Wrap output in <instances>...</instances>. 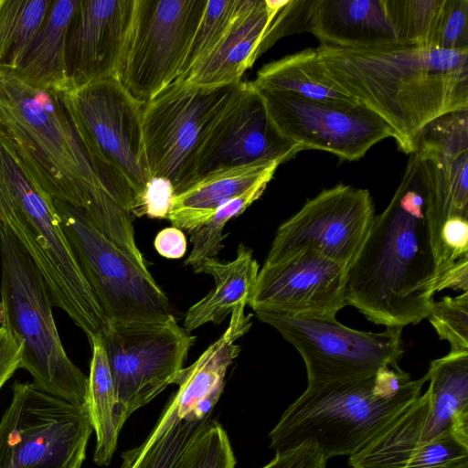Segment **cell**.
I'll return each instance as SVG.
<instances>
[{
    "label": "cell",
    "mask_w": 468,
    "mask_h": 468,
    "mask_svg": "<svg viewBox=\"0 0 468 468\" xmlns=\"http://www.w3.org/2000/svg\"><path fill=\"white\" fill-rule=\"evenodd\" d=\"M438 267L418 164L410 154L388 207L374 217L346 275V303L372 323L403 328L427 319Z\"/></svg>",
    "instance_id": "6da1fadb"
},
{
    "label": "cell",
    "mask_w": 468,
    "mask_h": 468,
    "mask_svg": "<svg viewBox=\"0 0 468 468\" xmlns=\"http://www.w3.org/2000/svg\"><path fill=\"white\" fill-rule=\"evenodd\" d=\"M328 76L382 118L401 151L433 119L468 109V50L394 45L342 48L319 45Z\"/></svg>",
    "instance_id": "7a4b0ae2"
},
{
    "label": "cell",
    "mask_w": 468,
    "mask_h": 468,
    "mask_svg": "<svg viewBox=\"0 0 468 468\" xmlns=\"http://www.w3.org/2000/svg\"><path fill=\"white\" fill-rule=\"evenodd\" d=\"M428 375L411 380L399 367L356 379L307 386L271 431L277 452L314 442L326 459L359 452L420 395Z\"/></svg>",
    "instance_id": "3957f363"
},
{
    "label": "cell",
    "mask_w": 468,
    "mask_h": 468,
    "mask_svg": "<svg viewBox=\"0 0 468 468\" xmlns=\"http://www.w3.org/2000/svg\"><path fill=\"white\" fill-rule=\"evenodd\" d=\"M0 140L51 198L87 211L104 190L74 130L61 91L33 87L4 67H0Z\"/></svg>",
    "instance_id": "277c9868"
},
{
    "label": "cell",
    "mask_w": 468,
    "mask_h": 468,
    "mask_svg": "<svg viewBox=\"0 0 468 468\" xmlns=\"http://www.w3.org/2000/svg\"><path fill=\"white\" fill-rule=\"evenodd\" d=\"M0 226L29 254L53 305L63 310L88 339L109 328L62 229L52 198L1 140Z\"/></svg>",
    "instance_id": "5b68a950"
},
{
    "label": "cell",
    "mask_w": 468,
    "mask_h": 468,
    "mask_svg": "<svg viewBox=\"0 0 468 468\" xmlns=\"http://www.w3.org/2000/svg\"><path fill=\"white\" fill-rule=\"evenodd\" d=\"M426 374V392L349 457L351 468H447L468 461V351L432 360Z\"/></svg>",
    "instance_id": "8992f818"
},
{
    "label": "cell",
    "mask_w": 468,
    "mask_h": 468,
    "mask_svg": "<svg viewBox=\"0 0 468 468\" xmlns=\"http://www.w3.org/2000/svg\"><path fill=\"white\" fill-rule=\"evenodd\" d=\"M2 325L19 342L20 368L30 373L39 390L84 405L88 378L69 357L53 316L46 282L16 238L0 226Z\"/></svg>",
    "instance_id": "52a82bcc"
},
{
    "label": "cell",
    "mask_w": 468,
    "mask_h": 468,
    "mask_svg": "<svg viewBox=\"0 0 468 468\" xmlns=\"http://www.w3.org/2000/svg\"><path fill=\"white\" fill-rule=\"evenodd\" d=\"M61 98L102 188L132 215L150 178L144 102L117 79L61 91Z\"/></svg>",
    "instance_id": "ba28073f"
},
{
    "label": "cell",
    "mask_w": 468,
    "mask_h": 468,
    "mask_svg": "<svg viewBox=\"0 0 468 468\" xmlns=\"http://www.w3.org/2000/svg\"><path fill=\"white\" fill-rule=\"evenodd\" d=\"M241 83L203 86L176 80L144 103V147L150 178L168 179L176 195L197 179L206 142Z\"/></svg>",
    "instance_id": "9c48e42d"
},
{
    "label": "cell",
    "mask_w": 468,
    "mask_h": 468,
    "mask_svg": "<svg viewBox=\"0 0 468 468\" xmlns=\"http://www.w3.org/2000/svg\"><path fill=\"white\" fill-rule=\"evenodd\" d=\"M52 200L80 270L110 324L165 322L174 315L147 266L100 232L81 209Z\"/></svg>",
    "instance_id": "30bf717a"
},
{
    "label": "cell",
    "mask_w": 468,
    "mask_h": 468,
    "mask_svg": "<svg viewBox=\"0 0 468 468\" xmlns=\"http://www.w3.org/2000/svg\"><path fill=\"white\" fill-rule=\"evenodd\" d=\"M0 421V468H80L93 431L86 405L15 381Z\"/></svg>",
    "instance_id": "8fae6325"
},
{
    "label": "cell",
    "mask_w": 468,
    "mask_h": 468,
    "mask_svg": "<svg viewBox=\"0 0 468 468\" xmlns=\"http://www.w3.org/2000/svg\"><path fill=\"white\" fill-rule=\"evenodd\" d=\"M255 314L299 352L306 367L307 386L362 378L387 367H399L404 352L400 327L371 333L347 327L335 316Z\"/></svg>",
    "instance_id": "7c38bea8"
},
{
    "label": "cell",
    "mask_w": 468,
    "mask_h": 468,
    "mask_svg": "<svg viewBox=\"0 0 468 468\" xmlns=\"http://www.w3.org/2000/svg\"><path fill=\"white\" fill-rule=\"evenodd\" d=\"M207 0H134L118 80L146 102L180 76Z\"/></svg>",
    "instance_id": "4fadbf2b"
},
{
    "label": "cell",
    "mask_w": 468,
    "mask_h": 468,
    "mask_svg": "<svg viewBox=\"0 0 468 468\" xmlns=\"http://www.w3.org/2000/svg\"><path fill=\"white\" fill-rule=\"evenodd\" d=\"M101 335L123 423L176 384L196 339L174 315L165 322L110 324Z\"/></svg>",
    "instance_id": "5bb4252c"
},
{
    "label": "cell",
    "mask_w": 468,
    "mask_h": 468,
    "mask_svg": "<svg viewBox=\"0 0 468 468\" xmlns=\"http://www.w3.org/2000/svg\"><path fill=\"white\" fill-rule=\"evenodd\" d=\"M261 92L277 130L303 150H323L342 160L355 161L378 142L395 138L392 128L382 118L356 101L311 100L284 92Z\"/></svg>",
    "instance_id": "9a60e30c"
},
{
    "label": "cell",
    "mask_w": 468,
    "mask_h": 468,
    "mask_svg": "<svg viewBox=\"0 0 468 468\" xmlns=\"http://www.w3.org/2000/svg\"><path fill=\"white\" fill-rule=\"evenodd\" d=\"M374 217L368 190L344 184L324 189L278 228L264 264L314 250L347 270Z\"/></svg>",
    "instance_id": "2e32d148"
},
{
    "label": "cell",
    "mask_w": 468,
    "mask_h": 468,
    "mask_svg": "<svg viewBox=\"0 0 468 468\" xmlns=\"http://www.w3.org/2000/svg\"><path fill=\"white\" fill-rule=\"evenodd\" d=\"M346 269L304 250L259 270L247 304L256 311L335 316L346 303Z\"/></svg>",
    "instance_id": "e0dca14e"
},
{
    "label": "cell",
    "mask_w": 468,
    "mask_h": 468,
    "mask_svg": "<svg viewBox=\"0 0 468 468\" xmlns=\"http://www.w3.org/2000/svg\"><path fill=\"white\" fill-rule=\"evenodd\" d=\"M301 151L298 144L277 130L261 92L251 81H242L206 142L197 178L213 170L253 163L281 165Z\"/></svg>",
    "instance_id": "ac0fdd59"
},
{
    "label": "cell",
    "mask_w": 468,
    "mask_h": 468,
    "mask_svg": "<svg viewBox=\"0 0 468 468\" xmlns=\"http://www.w3.org/2000/svg\"><path fill=\"white\" fill-rule=\"evenodd\" d=\"M133 2L79 0L66 34V90L118 80Z\"/></svg>",
    "instance_id": "d6986e66"
},
{
    "label": "cell",
    "mask_w": 468,
    "mask_h": 468,
    "mask_svg": "<svg viewBox=\"0 0 468 468\" xmlns=\"http://www.w3.org/2000/svg\"><path fill=\"white\" fill-rule=\"evenodd\" d=\"M286 2L238 0L236 17L229 31L214 52L184 81L203 86L241 82L245 71L261 56L272 22Z\"/></svg>",
    "instance_id": "ffe728a7"
},
{
    "label": "cell",
    "mask_w": 468,
    "mask_h": 468,
    "mask_svg": "<svg viewBox=\"0 0 468 468\" xmlns=\"http://www.w3.org/2000/svg\"><path fill=\"white\" fill-rule=\"evenodd\" d=\"M306 31L320 45L342 48L399 45L383 0H309Z\"/></svg>",
    "instance_id": "44dd1931"
},
{
    "label": "cell",
    "mask_w": 468,
    "mask_h": 468,
    "mask_svg": "<svg viewBox=\"0 0 468 468\" xmlns=\"http://www.w3.org/2000/svg\"><path fill=\"white\" fill-rule=\"evenodd\" d=\"M279 165L253 163L207 172L175 196L167 219L174 227L193 232L229 199L262 179L272 178Z\"/></svg>",
    "instance_id": "7402d4cb"
},
{
    "label": "cell",
    "mask_w": 468,
    "mask_h": 468,
    "mask_svg": "<svg viewBox=\"0 0 468 468\" xmlns=\"http://www.w3.org/2000/svg\"><path fill=\"white\" fill-rule=\"evenodd\" d=\"M412 154L423 186L439 280L441 227L452 217L468 218V153L454 156Z\"/></svg>",
    "instance_id": "603a6c76"
},
{
    "label": "cell",
    "mask_w": 468,
    "mask_h": 468,
    "mask_svg": "<svg viewBox=\"0 0 468 468\" xmlns=\"http://www.w3.org/2000/svg\"><path fill=\"white\" fill-rule=\"evenodd\" d=\"M192 267L196 273L211 275L215 287L187 310L183 328L189 333L209 322L220 324L237 305L248 303L260 270L252 251L243 244L231 261L206 258Z\"/></svg>",
    "instance_id": "cb8c5ba5"
},
{
    "label": "cell",
    "mask_w": 468,
    "mask_h": 468,
    "mask_svg": "<svg viewBox=\"0 0 468 468\" xmlns=\"http://www.w3.org/2000/svg\"><path fill=\"white\" fill-rule=\"evenodd\" d=\"M79 0H52L38 29L13 69L26 83L65 91L66 34Z\"/></svg>",
    "instance_id": "d4e9b609"
},
{
    "label": "cell",
    "mask_w": 468,
    "mask_h": 468,
    "mask_svg": "<svg viewBox=\"0 0 468 468\" xmlns=\"http://www.w3.org/2000/svg\"><path fill=\"white\" fill-rule=\"evenodd\" d=\"M251 82L261 91L284 92L311 100L356 101L328 76L313 48L265 64Z\"/></svg>",
    "instance_id": "484cf974"
},
{
    "label": "cell",
    "mask_w": 468,
    "mask_h": 468,
    "mask_svg": "<svg viewBox=\"0 0 468 468\" xmlns=\"http://www.w3.org/2000/svg\"><path fill=\"white\" fill-rule=\"evenodd\" d=\"M92 355L88 377L85 405L96 434L93 460L100 466L109 465L116 451L123 426L119 413L113 378L101 335L89 339Z\"/></svg>",
    "instance_id": "4316f807"
},
{
    "label": "cell",
    "mask_w": 468,
    "mask_h": 468,
    "mask_svg": "<svg viewBox=\"0 0 468 468\" xmlns=\"http://www.w3.org/2000/svg\"><path fill=\"white\" fill-rule=\"evenodd\" d=\"M52 0H0V67L15 69Z\"/></svg>",
    "instance_id": "83f0119b"
},
{
    "label": "cell",
    "mask_w": 468,
    "mask_h": 468,
    "mask_svg": "<svg viewBox=\"0 0 468 468\" xmlns=\"http://www.w3.org/2000/svg\"><path fill=\"white\" fill-rule=\"evenodd\" d=\"M444 0H383L399 45L431 46Z\"/></svg>",
    "instance_id": "f1b7e54d"
},
{
    "label": "cell",
    "mask_w": 468,
    "mask_h": 468,
    "mask_svg": "<svg viewBox=\"0 0 468 468\" xmlns=\"http://www.w3.org/2000/svg\"><path fill=\"white\" fill-rule=\"evenodd\" d=\"M238 0H207L177 80L186 78L218 47L229 31Z\"/></svg>",
    "instance_id": "f546056e"
},
{
    "label": "cell",
    "mask_w": 468,
    "mask_h": 468,
    "mask_svg": "<svg viewBox=\"0 0 468 468\" xmlns=\"http://www.w3.org/2000/svg\"><path fill=\"white\" fill-rule=\"evenodd\" d=\"M271 180L262 179L247 191L229 199L203 226L193 231L190 239L193 247L184 264L193 266L206 258L216 257L223 248V229L227 222L240 215L256 201Z\"/></svg>",
    "instance_id": "4dcf8cb0"
},
{
    "label": "cell",
    "mask_w": 468,
    "mask_h": 468,
    "mask_svg": "<svg viewBox=\"0 0 468 468\" xmlns=\"http://www.w3.org/2000/svg\"><path fill=\"white\" fill-rule=\"evenodd\" d=\"M416 154L468 153V109L442 114L427 123L413 140Z\"/></svg>",
    "instance_id": "1f68e13d"
},
{
    "label": "cell",
    "mask_w": 468,
    "mask_h": 468,
    "mask_svg": "<svg viewBox=\"0 0 468 468\" xmlns=\"http://www.w3.org/2000/svg\"><path fill=\"white\" fill-rule=\"evenodd\" d=\"M236 459L223 427L216 420L197 437L176 468H235Z\"/></svg>",
    "instance_id": "d6a6232c"
},
{
    "label": "cell",
    "mask_w": 468,
    "mask_h": 468,
    "mask_svg": "<svg viewBox=\"0 0 468 468\" xmlns=\"http://www.w3.org/2000/svg\"><path fill=\"white\" fill-rule=\"evenodd\" d=\"M427 319L440 339L449 342L450 352L468 351V292L434 301Z\"/></svg>",
    "instance_id": "836d02e7"
},
{
    "label": "cell",
    "mask_w": 468,
    "mask_h": 468,
    "mask_svg": "<svg viewBox=\"0 0 468 468\" xmlns=\"http://www.w3.org/2000/svg\"><path fill=\"white\" fill-rule=\"evenodd\" d=\"M431 46L468 50V0H444Z\"/></svg>",
    "instance_id": "e575fe53"
},
{
    "label": "cell",
    "mask_w": 468,
    "mask_h": 468,
    "mask_svg": "<svg viewBox=\"0 0 468 468\" xmlns=\"http://www.w3.org/2000/svg\"><path fill=\"white\" fill-rule=\"evenodd\" d=\"M175 196L174 186L168 179L160 176L151 177L132 214L136 217L167 218Z\"/></svg>",
    "instance_id": "d590c367"
},
{
    "label": "cell",
    "mask_w": 468,
    "mask_h": 468,
    "mask_svg": "<svg viewBox=\"0 0 468 468\" xmlns=\"http://www.w3.org/2000/svg\"><path fill=\"white\" fill-rule=\"evenodd\" d=\"M327 460L314 442L308 441L282 452L261 468H326Z\"/></svg>",
    "instance_id": "8d00e7d4"
},
{
    "label": "cell",
    "mask_w": 468,
    "mask_h": 468,
    "mask_svg": "<svg viewBox=\"0 0 468 468\" xmlns=\"http://www.w3.org/2000/svg\"><path fill=\"white\" fill-rule=\"evenodd\" d=\"M22 348L17 339L5 326H0V390L20 368Z\"/></svg>",
    "instance_id": "74e56055"
},
{
    "label": "cell",
    "mask_w": 468,
    "mask_h": 468,
    "mask_svg": "<svg viewBox=\"0 0 468 468\" xmlns=\"http://www.w3.org/2000/svg\"><path fill=\"white\" fill-rule=\"evenodd\" d=\"M155 250L167 259L182 258L187 248L184 232L176 227L165 228L160 230L154 241Z\"/></svg>",
    "instance_id": "f35d334b"
},
{
    "label": "cell",
    "mask_w": 468,
    "mask_h": 468,
    "mask_svg": "<svg viewBox=\"0 0 468 468\" xmlns=\"http://www.w3.org/2000/svg\"><path fill=\"white\" fill-rule=\"evenodd\" d=\"M447 468H468V461L457 463Z\"/></svg>",
    "instance_id": "ab89813d"
},
{
    "label": "cell",
    "mask_w": 468,
    "mask_h": 468,
    "mask_svg": "<svg viewBox=\"0 0 468 468\" xmlns=\"http://www.w3.org/2000/svg\"><path fill=\"white\" fill-rule=\"evenodd\" d=\"M3 321H4V313H3V307H2V304L0 303V324L2 325L3 324Z\"/></svg>",
    "instance_id": "60d3db41"
}]
</instances>
